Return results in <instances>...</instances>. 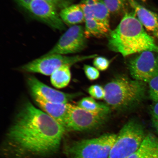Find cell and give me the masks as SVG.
I'll return each mask as SVG.
<instances>
[{
  "mask_svg": "<svg viewBox=\"0 0 158 158\" xmlns=\"http://www.w3.org/2000/svg\"><path fill=\"white\" fill-rule=\"evenodd\" d=\"M27 10L35 18L53 29L63 31L66 28L56 8L48 2L44 0H32Z\"/></svg>",
  "mask_w": 158,
  "mask_h": 158,
  "instance_id": "10",
  "label": "cell"
},
{
  "mask_svg": "<svg viewBox=\"0 0 158 158\" xmlns=\"http://www.w3.org/2000/svg\"><path fill=\"white\" fill-rule=\"evenodd\" d=\"M154 147H155V146H154ZM153 152V150L151 156H150V157L148 158H156L155 157V156H154V155Z\"/></svg>",
  "mask_w": 158,
  "mask_h": 158,
  "instance_id": "29",
  "label": "cell"
},
{
  "mask_svg": "<svg viewBox=\"0 0 158 158\" xmlns=\"http://www.w3.org/2000/svg\"><path fill=\"white\" fill-rule=\"evenodd\" d=\"M96 56V55L73 56L58 54L45 55L23 65L21 67V70L24 72L38 73L45 76H51L54 71L64 65L71 66L81 61L94 58Z\"/></svg>",
  "mask_w": 158,
  "mask_h": 158,
  "instance_id": "6",
  "label": "cell"
},
{
  "mask_svg": "<svg viewBox=\"0 0 158 158\" xmlns=\"http://www.w3.org/2000/svg\"><path fill=\"white\" fill-rule=\"evenodd\" d=\"M70 66L64 65L57 69L51 75V81L57 88H63L68 85L71 78Z\"/></svg>",
  "mask_w": 158,
  "mask_h": 158,
  "instance_id": "17",
  "label": "cell"
},
{
  "mask_svg": "<svg viewBox=\"0 0 158 158\" xmlns=\"http://www.w3.org/2000/svg\"><path fill=\"white\" fill-rule=\"evenodd\" d=\"M156 136L152 133L146 135L141 147L127 158H148L152 153Z\"/></svg>",
  "mask_w": 158,
  "mask_h": 158,
  "instance_id": "19",
  "label": "cell"
},
{
  "mask_svg": "<svg viewBox=\"0 0 158 158\" xmlns=\"http://www.w3.org/2000/svg\"><path fill=\"white\" fill-rule=\"evenodd\" d=\"M153 154L156 158H158V138H156L155 147L153 149Z\"/></svg>",
  "mask_w": 158,
  "mask_h": 158,
  "instance_id": "28",
  "label": "cell"
},
{
  "mask_svg": "<svg viewBox=\"0 0 158 158\" xmlns=\"http://www.w3.org/2000/svg\"><path fill=\"white\" fill-rule=\"evenodd\" d=\"M104 100L114 109L123 110L137 105L145 96V82L122 76L116 77L104 87Z\"/></svg>",
  "mask_w": 158,
  "mask_h": 158,
  "instance_id": "3",
  "label": "cell"
},
{
  "mask_svg": "<svg viewBox=\"0 0 158 158\" xmlns=\"http://www.w3.org/2000/svg\"><path fill=\"white\" fill-rule=\"evenodd\" d=\"M66 131L56 120L27 101L7 132L3 151L13 158L50 157L58 152Z\"/></svg>",
  "mask_w": 158,
  "mask_h": 158,
  "instance_id": "1",
  "label": "cell"
},
{
  "mask_svg": "<svg viewBox=\"0 0 158 158\" xmlns=\"http://www.w3.org/2000/svg\"><path fill=\"white\" fill-rule=\"evenodd\" d=\"M21 7L27 10L32 0H15Z\"/></svg>",
  "mask_w": 158,
  "mask_h": 158,
  "instance_id": "27",
  "label": "cell"
},
{
  "mask_svg": "<svg viewBox=\"0 0 158 158\" xmlns=\"http://www.w3.org/2000/svg\"><path fill=\"white\" fill-rule=\"evenodd\" d=\"M108 47L124 57L150 51L158 53V45L147 32L134 12L126 13L108 35Z\"/></svg>",
  "mask_w": 158,
  "mask_h": 158,
  "instance_id": "2",
  "label": "cell"
},
{
  "mask_svg": "<svg viewBox=\"0 0 158 158\" xmlns=\"http://www.w3.org/2000/svg\"><path fill=\"white\" fill-rule=\"evenodd\" d=\"M54 5L57 9H64L70 5L72 0H44Z\"/></svg>",
  "mask_w": 158,
  "mask_h": 158,
  "instance_id": "26",
  "label": "cell"
},
{
  "mask_svg": "<svg viewBox=\"0 0 158 158\" xmlns=\"http://www.w3.org/2000/svg\"><path fill=\"white\" fill-rule=\"evenodd\" d=\"M59 15L63 22L72 26L85 22L84 12L80 4L64 8L61 10Z\"/></svg>",
  "mask_w": 158,
  "mask_h": 158,
  "instance_id": "14",
  "label": "cell"
},
{
  "mask_svg": "<svg viewBox=\"0 0 158 158\" xmlns=\"http://www.w3.org/2000/svg\"><path fill=\"white\" fill-rule=\"evenodd\" d=\"M77 106L94 113L108 114L110 111V107L107 104L97 102L91 97L83 98L78 102Z\"/></svg>",
  "mask_w": 158,
  "mask_h": 158,
  "instance_id": "18",
  "label": "cell"
},
{
  "mask_svg": "<svg viewBox=\"0 0 158 158\" xmlns=\"http://www.w3.org/2000/svg\"><path fill=\"white\" fill-rule=\"evenodd\" d=\"M33 97L37 105L43 111L65 128L68 120L71 104L54 103L45 101L36 97Z\"/></svg>",
  "mask_w": 158,
  "mask_h": 158,
  "instance_id": "13",
  "label": "cell"
},
{
  "mask_svg": "<svg viewBox=\"0 0 158 158\" xmlns=\"http://www.w3.org/2000/svg\"><path fill=\"white\" fill-rule=\"evenodd\" d=\"M86 39L84 27L79 25L72 26L61 36L54 47L45 55H66L80 52L86 46Z\"/></svg>",
  "mask_w": 158,
  "mask_h": 158,
  "instance_id": "9",
  "label": "cell"
},
{
  "mask_svg": "<svg viewBox=\"0 0 158 158\" xmlns=\"http://www.w3.org/2000/svg\"><path fill=\"white\" fill-rule=\"evenodd\" d=\"M110 13L115 15H120L127 11L129 5L127 0H103Z\"/></svg>",
  "mask_w": 158,
  "mask_h": 158,
  "instance_id": "20",
  "label": "cell"
},
{
  "mask_svg": "<svg viewBox=\"0 0 158 158\" xmlns=\"http://www.w3.org/2000/svg\"><path fill=\"white\" fill-rule=\"evenodd\" d=\"M149 98L153 102H158V76L148 83Z\"/></svg>",
  "mask_w": 158,
  "mask_h": 158,
  "instance_id": "22",
  "label": "cell"
},
{
  "mask_svg": "<svg viewBox=\"0 0 158 158\" xmlns=\"http://www.w3.org/2000/svg\"><path fill=\"white\" fill-rule=\"evenodd\" d=\"M152 123L156 133L158 134V102H154L150 109Z\"/></svg>",
  "mask_w": 158,
  "mask_h": 158,
  "instance_id": "25",
  "label": "cell"
},
{
  "mask_svg": "<svg viewBox=\"0 0 158 158\" xmlns=\"http://www.w3.org/2000/svg\"><path fill=\"white\" fill-rule=\"evenodd\" d=\"M144 28L158 38V15L140 5L136 0H127Z\"/></svg>",
  "mask_w": 158,
  "mask_h": 158,
  "instance_id": "12",
  "label": "cell"
},
{
  "mask_svg": "<svg viewBox=\"0 0 158 158\" xmlns=\"http://www.w3.org/2000/svg\"><path fill=\"white\" fill-rule=\"evenodd\" d=\"M147 134L137 120H130L117 134L109 158H127L139 149Z\"/></svg>",
  "mask_w": 158,
  "mask_h": 158,
  "instance_id": "5",
  "label": "cell"
},
{
  "mask_svg": "<svg viewBox=\"0 0 158 158\" xmlns=\"http://www.w3.org/2000/svg\"><path fill=\"white\" fill-rule=\"evenodd\" d=\"M83 69L85 74L89 80L94 81L99 77V71L94 67L85 64Z\"/></svg>",
  "mask_w": 158,
  "mask_h": 158,
  "instance_id": "24",
  "label": "cell"
},
{
  "mask_svg": "<svg viewBox=\"0 0 158 158\" xmlns=\"http://www.w3.org/2000/svg\"><path fill=\"white\" fill-rule=\"evenodd\" d=\"M117 135L106 133L98 137L67 143L64 152L68 158H109Z\"/></svg>",
  "mask_w": 158,
  "mask_h": 158,
  "instance_id": "4",
  "label": "cell"
},
{
  "mask_svg": "<svg viewBox=\"0 0 158 158\" xmlns=\"http://www.w3.org/2000/svg\"><path fill=\"white\" fill-rule=\"evenodd\" d=\"M85 35L86 38L90 37L102 38L108 36L110 31L101 23L94 19L86 20Z\"/></svg>",
  "mask_w": 158,
  "mask_h": 158,
  "instance_id": "16",
  "label": "cell"
},
{
  "mask_svg": "<svg viewBox=\"0 0 158 158\" xmlns=\"http://www.w3.org/2000/svg\"><path fill=\"white\" fill-rule=\"evenodd\" d=\"M27 83L33 97L49 102L68 103L80 94H67L59 91L43 83L33 76L28 77Z\"/></svg>",
  "mask_w": 158,
  "mask_h": 158,
  "instance_id": "11",
  "label": "cell"
},
{
  "mask_svg": "<svg viewBox=\"0 0 158 158\" xmlns=\"http://www.w3.org/2000/svg\"><path fill=\"white\" fill-rule=\"evenodd\" d=\"M110 64L108 59L104 57L96 56L93 61L95 68L101 71H106L108 68Z\"/></svg>",
  "mask_w": 158,
  "mask_h": 158,
  "instance_id": "23",
  "label": "cell"
},
{
  "mask_svg": "<svg viewBox=\"0 0 158 158\" xmlns=\"http://www.w3.org/2000/svg\"><path fill=\"white\" fill-rule=\"evenodd\" d=\"M108 114L94 113L71 104L65 129L82 132L97 129L103 125Z\"/></svg>",
  "mask_w": 158,
  "mask_h": 158,
  "instance_id": "7",
  "label": "cell"
},
{
  "mask_svg": "<svg viewBox=\"0 0 158 158\" xmlns=\"http://www.w3.org/2000/svg\"><path fill=\"white\" fill-rule=\"evenodd\" d=\"M128 66L133 79L148 84L158 76V53L147 51L138 53L130 59Z\"/></svg>",
  "mask_w": 158,
  "mask_h": 158,
  "instance_id": "8",
  "label": "cell"
},
{
  "mask_svg": "<svg viewBox=\"0 0 158 158\" xmlns=\"http://www.w3.org/2000/svg\"><path fill=\"white\" fill-rule=\"evenodd\" d=\"M89 6L94 19L110 29V12L103 0H82Z\"/></svg>",
  "mask_w": 158,
  "mask_h": 158,
  "instance_id": "15",
  "label": "cell"
},
{
  "mask_svg": "<svg viewBox=\"0 0 158 158\" xmlns=\"http://www.w3.org/2000/svg\"><path fill=\"white\" fill-rule=\"evenodd\" d=\"M88 92L91 97L98 100L104 99L106 93L104 88L100 85L96 84L90 86Z\"/></svg>",
  "mask_w": 158,
  "mask_h": 158,
  "instance_id": "21",
  "label": "cell"
}]
</instances>
